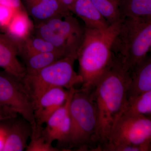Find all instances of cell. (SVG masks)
<instances>
[{"label": "cell", "mask_w": 151, "mask_h": 151, "mask_svg": "<svg viewBox=\"0 0 151 151\" xmlns=\"http://www.w3.org/2000/svg\"><path fill=\"white\" fill-rule=\"evenodd\" d=\"M0 5L15 11L24 9L22 0H0Z\"/></svg>", "instance_id": "603a6c76"}, {"label": "cell", "mask_w": 151, "mask_h": 151, "mask_svg": "<svg viewBox=\"0 0 151 151\" xmlns=\"http://www.w3.org/2000/svg\"><path fill=\"white\" fill-rule=\"evenodd\" d=\"M15 40L18 47L19 55L22 58L40 52H58L51 43L32 33L24 39Z\"/></svg>", "instance_id": "2e32d148"}, {"label": "cell", "mask_w": 151, "mask_h": 151, "mask_svg": "<svg viewBox=\"0 0 151 151\" xmlns=\"http://www.w3.org/2000/svg\"><path fill=\"white\" fill-rule=\"evenodd\" d=\"M85 27L72 13L34 25L32 33L42 38L64 56L76 58L84 39Z\"/></svg>", "instance_id": "8992f818"}, {"label": "cell", "mask_w": 151, "mask_h": 151, "mask_svg": "<svg viewBox=\"0 0 151 151\" xmlns=\"http://www.w3.org/2000/svg\"><path fill=\"white\" fill-rule=\"evenodd\" d=\"M60 4L66 9L70 11L71 7L76 0H57Z\"/></svg>", "instance_id": "484cf974"}, {"label": "cell", "mask_w": 151, "mask_h": 151, "mask_svg": "<svg viewBox=\"0 0 151 151\" xmlns=\"http://www.w3.org/2000/svg\"><path fill=\"white\" fill-rule=\"evenodd\" d=\"M16 11L0 5V27L5 29Z\"/></svg>", "instance_id": "7402d4cb"}, {"label": "cell", "mask_w": 151, "mask_h": 151, "mask_svg": "<svg viewBox=\"0 0 151 151\" xmlns=\"http://www.w3.org/2000/svg\"><path fill=\"white\" fill-rule=\"evenodd\" d=\"M70 89L52 87L41 95L34 105L35 118L37 125L45 124L52 114L65 103L69 97Z\"/></svg>", "instance_id": "9c48e42d"}, {"label": "cell", "mask_w": 151, "mask_h": 151, "mask_svg": "<svg viewBox=\"0 0 151 151\" xmlns=\"http://www.w3.org/2000/svg\"><path fill=\"white\" fill-rule=\"evenodd\" d=\"M121 115L151 117V91L127 99Z\"/></svg>", "instance_id": "e0dca14e"}, {"label": "cell", "mask_w": 151, "mask_h": 151, "mask_svg": "<svg viewBox=\"0 0 151 151\" xmlns=\"http://www.w3.org/2000/svg\"><path fill=\"white\" fill-rule=\"evenodd\" d=\"M8 124L0 122L6 131V139L3 151H22L25 150L30 139L32 127L29 122L17 116L7 119Z\"/></svg>", "instance_id": "30bf717a"}, {"label": "cell", "mask_w": 151, "mask_h": 151, "mask_svg": "<svg viewBox=\"0 0 151 151\" xmlns=\"http://www.w3.org/2000/svg\"><path fill=\"white\" fill-rule=\"evenodd\" d=\"M70 11L81 19L87 28L103 30L110 25L90 0H76Z\"/></svg>", "instance_id": "5bb4252c"}, {"label": "cell", "mask_w": 151, "mask_h": 151, "mask_svg": "<svg viewBox=\"0 0 151 151\" xmlns=\"http://www.w3.org/2000/svg\"><path fill=\"white\" fill-rule=\"evenodd\" d=\"M26 11L32 19L34 25L49 20L71 13L57 0H23Z\"/></svg>", "instance_id": "7c38bea8"}, {"label": "cell", "mask_w": 151, "mask_h": 151, "mask_svg": "<svg viewBox=\"0 0 151 151\" xmlns=\"http://www.w3.org/2000/svg\"><path fill=\"white\" fill-rule=\"evenodd\" d=\"M70 133L64 151H100L96 106L91 91L75 89L70 105Z\"/></svg>", "instance_id": "3957f363"}, {"label": "cell", "mask_w": 151, "mask_h": 151, "mask_svg": "<svg viewBox=\"0 0 151 151\" xmlns=\"http://www.w3.org/2000/svg\"><path fill=\"white\" fill-rule=\"evenodd\" d=\"M109 24L121 20L119 0H90Z\"/></svg>", "instance_id": "ffe728a7"}, {"label": "cell", "mask_w": 151, "mask_h": 151, "mask_svg": "<svg viewBox=\"0 0 151 151\" xmlns=\"http://www.w3.org/2000/svg\"><path fill=\"white\" fill-rule=\"evenodd\" d=\"M17 116V113L14 112L10 108L0 105V122Z\"/></svg>", "instance_id": "cb8c5ba5"}, {"label": "cell", "mask_w": 151, "mask_h": 151, "mask_svg": "<svg viewBox=\"0 0 151 151\" xmlns=\"http://www.w3.org/2000/svg\"><path fill=\"white\" fill-rule=\"evenodd\" d=\"M151 48V17L121 19L112 45L115 59L131 71L148 55Z\"/></svg>", "instance_id": "277c9868"}, {"label": "cell", "mask_w": 151, "mask_h": 151, "mask_svg": "<svg viewBox=\"0 0 151 151\" xmlns=\"http://www.w3.org/2000/svg\"><path fill=\"white\" fill-rule=\"evenodd\" d=\"M19 54L16 41L8 34L0 32V68L22 80L26 70L18 58Z\"/></svg>", "instance_id": "8fae6325"}, {"label": "cell", "mask_w": 151, "mask_h": 151, "mask_svg": "<svg viewBox=\"0 0 151 151\" xmlns=\"http://www.w3.org/2000/svg\"><path fill=\"white\" fill-rule=\"evenodd\" d=\"M65 57L58 52H47L30 55L22 58L26 73L29 74L37 72Z\"/></svg>", "instance_id": "ac0fdd59"}, {"label": "cell", "mask_w": 151, "mask_h": 151, "mask_svg": "<svg viewBox=\"0 0 151 151\" xmlns=\"http://www.w3.org/2000/svg\"><path fill=\"white\" fill-rule=\"evenodd\" d=\"M120 22L110 24L103 30L84 27V39L76 59L79 64L78 74L82 79L81 89L92 91L100 78L113 65L115 59L112 52V45Z\"/></svg>", "instance_id": "7a4b0ae2"}, {"label": "cell", "mask_w": 151, "mask_h": 151, "mask_svg": "<svg viewBox=\"0 0 151 151\" xmlns=\"http://www.w3.org/2000/svg\"><path fill=\"white\" fill-rule=\"evenodd\" d=\"M34 24L24 9L16 11L5 29L15 40L24 39L32 32Z\"/></svg>", "instance_id": "9a60e30c"}, {"label": "cell", "mask_w": 151, "mask_h": 151, "mask_svg": "<svg viewBox=\"0 0 151 151\" xmlns=\"http://www.w3.org/2000/svg\"><path fill=\"white\" fill-rule=\"evenodd\" d=\"M0 105L21 116L32 127L37 125L32 100L21 80L4 70H0Z\"/></svg>", "instance_id": "ba28073f"}, {"label": "cell", "mask_w": 151, "mask_h": 151, "mask_svg": "<svg viewBox=\"0 0 151 151\" xmlns=\"http://www.w3.org/2000/svg\"><path fill=\"white\" fill-rule=\"evenodd\" d=\"M130 72L115 59L91 91L97 110L100 151L108 142L111 129L127 100Z\"/></svg>", "instance_id": "6da1fadb"}, {"label": "cell", "mask_w": 151, "mask_h": 151, "mask_svg": "<svg viewBox=\"0 0 151 151\" xmlns=\"http://www.w3.org/2000/svg\"><path fill=\"white\" fill-rule=\"evenodd\" d=\"M127 99L151 91V58L147 55L130 71Z\"/></svg>", "instance_id": "4fadbf2b"}, {"label": "cell", "mask_w": 151, "mask_h": 151, "mask_svg": "<svg viewBox=\"0 0 151 151\" xmlns=\"http://www.w3.org/2000/svg\"><path fill=\"white\" fill-rule=\"evenodd\" d=\"M76 58L65 57L32 73H26L21 80L34 105L41 95L54 87L70 89L81 84L82 78L76 72L74 64Z\"/></svg>", "instance_id": "5b68a950"}, {"label": "cell", "mask_w": 151, "mask_h": 151, "mask_svg": "<svg viewBox=\"0 0 151 151\" xmlns=\"http://www.w3.org/2000/svg\"><path fill=\"white\" fill-rule=\"evenodd\" d=\"M121 19L126 17H151V0H119Z\"/></svg>", "instance_id": "d6986e66"}, {"label": "cell", "mask_w": 151, "mask_h": 151, "mask_svg": "<svg viewBox=\"0 0 151 151\" xmlns=\"http://www.w3.org/2000/svg\"><path fill=\"white\" fill-rule=\"evenodd\" d=\"M32 127L30 141L25 150L27 151H58L57 147H54L52 143L46 140L42 133V126H36Z\"/></svg>", "instance_id": "44dd1931"}, {"label": "cell", "mask_w": 151, "mask_h": 151, "mask_svg": "<svg viewBox=\"0 0 151 151\" xmlns=\"http://www.w3.org/2000/svg\"><path fill=\"white\" fill-rule=\"evenodd\" d=\"M145 145H151V117L121 115L114 122L108 142L102 151Z\"/></svg>", "instance_id": "52a82bcc"}, {"label": "cell", "mask_w": 151, "mask_h": 151, "mask_svg": "<svg viewBox=\"0 0 151 151\" xmlns=\"http://www.w3.org/2000/svg\"><path fill=\"white\" fill-rule=\"evenodd\" d=\"M6 139V131L0 123V151H3Z\"/></svg>", "instance_id": "d4e9b609"}]
</instances>
